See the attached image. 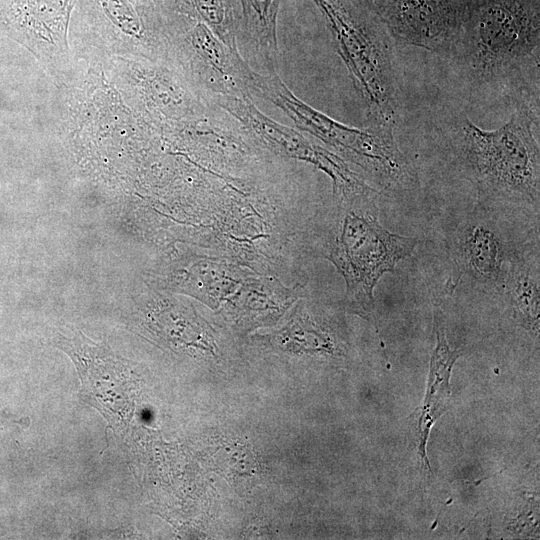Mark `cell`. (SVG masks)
<instances>
[{
	"label": "cell",
	"mask_w": 540,
	"mask_h": 540,
	"mask_svg": "<svg viewBox=\"0 0 540 540\" xmlns=\"http://www.w3.org/2000/svg\"><path fill=\"white\" fill-rule=\"evenodd\" d=\"M447 56L473 95L539 109L540 0H465Z\"/></svg>",
	"instance_id": "6da1fadb"
},
{
	"label": "cell",
	"mask_w": 540,
	"mask_h": 540,
	"mask_svg": "<svg viewBox=\"0 0 540 540\" xmlns=\"http://www.w3.org/2000/svg\"><path fill=\"white\" fill-rule=\"evenodd\" d=\"M539 109L518 104L508 121L484 130L462 121L458 151L465 169L485 201L539 206L540 150L534 129Z\"/></svg>",
	"instance_id": "7a4b0ae2"
},
{
	"label": "cell",
	"mask_w": 540,
	"mask_h": 540,
	"mask_svg": "<svg viewBox=\"0 0 540 540\" xmlns=\"http://www.w3.org/2000/svg\"><path fill=\"white\" fill-rule=\"evenodd\" d=\"M325 16L370 126L394 130L401 97L392 38L371 4L363 0H313Z\"/></svg>",
	"instance_id": "3957f363"
},
{
	"label": "cell",
	"mask_w": 540,
	"mask_h": 540,
	"mask_svg": "<svg viewBox=\"0 0 540 540\" xmlns=\"http://www.w3.org/2000/svg\"><path fill=\"white\" fill-rule=\"evenodd\" d=\"M417 240L392 233L367 206L348 209L329 242L327 258L343 276L346 296L361 313L373 310V291L380 278L415 249Z\"/></svg>",
	"instance_id": "277c9868"
},
{
	"label": "cell",
	"mask_w": 540,
	"mask_h": 540,
	"mask_svg": "<svg viewBox=\"0 0 540 540\" xmlns=\"http://www.w3.org/2000/svg\"><path fill=\"white\" fill-rule=\"evenodd\" d=\"M251 85L284 110L300 129L308 131L364 169L385 187L399 184L408 172L393 131L341 124L296 98L277 77L254 72Z\"/></svg>",
	"instance_id": "5b68a950"
},
{
	"label": "cell",
	"mask_w": 540,
	"mask_h": 540,
	"mask_svg": "<svg viewBox=\"0 0 540 540\" xmlns=\"http://www.w3.org/2000/svg\"><path fill=\"white\" fill-rule=\"evenodd\" d=\"M53 345L74 363L81 381L80 398L124 436L133 417L137 388L130 363L106 341L95 342L79 330L71 337L57 335Z\"/></svg>",
	"instance_id": "8992f818"
},
{
	"label": "cell",
	"mask_w": 540,
	"mask_h": 540,
	"mask_svg": "<svg viewBox=\"0 0 540 540\" xmlns=\"http://www.w3.org/2000/svg\"><path fill=\"white\" fill-rule=\"evenodd\" d=\"M465 0H374L372 7L396 42L447 55Z\"/></svg>",
	"instance_id": "52a82bcc"
},
{
	"label": "cell",
	"mask_w": 540,
	"mask_h": 540,
	"mask_svg": "<svg viewBox=\"0 0 540 540\" xmlns=\"http://www.w3.org/2000/svg\"><path fill=\"white\" fill-rule=\"evenodd\" d=\"M219 104L272 146L317 166L329 175L333 183L346 176L348 167L337 156L267 118L247 100L230 95L221 97Z\"/></svg>",
	"instance_id": "ba28073f"
},
{
	"label": "cell",
	"mask_w": 540,
	"mask_h": 540,
	"mask_svg": "<svg viewBox=\"0 0 540 540\" xmlns=\"http://www.w3.org/2000/svg\"><path fill=\"white\" fill-rule=\"evenodd\" d=\"M456 258L464 272L483 284H495L504 276L509 260L507 248L498 232L487 222L470 220L458 231Z\"/></svg>",
	"instance_id": "9c48e42d"
},
{
	"label": "cell",
	"mask_w": 540,
	"mask_h": 540,
	"mask_svg": "<svg viewBox=\"0 0 540 540\" xmlns=\"http://www.w3.org/2000/svg\"><path fill=\"white\" fill-rule=\"evenodd\" d=\"M76 0H0V24L21 42L43 34L65 35Z\"/></svg>",
	"instance_id": "30bf717a"
},
{
	"label": "cell",
	"mask_w": 540,
	"mask_h": 540,
	"mask_svg": "<svg viewBox=\"0 0 540 540\" xmlns=\"http://www.w3.org/2000/svg\"><path fill=\"white\" fill-rule=\"evenodd\" d=\"M506 284L515 316L529 329L538 332L540 283L538 254L527 257L515 253L509 258Z\"/></svg>",
	"instance_id": "8fae6325"
},
{
	"label": "cell",
	"mask_w": 540,
	"mask_h": 540,
	"mask_svg": "<svg viewBox=\"0 0 540 540\" xmlns=\"http://www.w3.org/2000/svg\"><path fill=\"white\" fill-rule=\"evenodd\" d=\"M281 0H240L242 28L248 42L266 65L277 54L276 18Z\"/></svg>",
	"instance_id": "7c38bea8"
},
{
	"label": "cell",
	"mask_w": 540,
	"mask_h": 540,
	"mask_svg": "<svg viewBox=\"0 0 540 540\" xmlns=\"http://www.w3.org/2000/svg\"><path fill=\"white\" fill-rule=\"evenodd\" d=\"M174 278L179 291L206 301L218 303L240 283L235 272L215 263H197L189 268L179 270ZM205 302V303H206Z\"/></svg>",
	"instance_id": "4fadbf2b"
},
{
	"label": "cell",
	"mask_w": 540,
	"mask_h": 540,
	"mask_svg": "<svg viewBox=\"0 0 540 540\" xmlns=\"http://www.w3.org/2000/svg\"><path fill=\"white\" fill-rule=\"evenodd\" d=\"M363 1H365V2H367V3H369V4H371V5H372L373 2H374V0H363Z\"/></svg>",
	"instance_id": "5bb4252c"
},
{
	"label": "cell",
	"mask_w": 540,
	"mask_h": 540,
	"mask_svg": "<svg viewBox=\"0 0 540 540\" xmlns=\"http://www.w3.org/2000/svg\"><path fill=\"white\" fill-rule=\"evenodd\" d=\"M171 3H176L177 0H169Z\"/></svg>",
	"instance_id": "9a60e30c"
}]
</instances>
